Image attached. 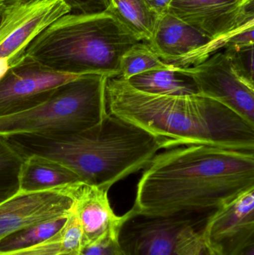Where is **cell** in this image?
Listing matches in <instances>:
<instances>
[{
  "label": "cell",
  "mask_w": 254,
  "mask_h": 255,
  "mask_svg": "<svg viewBox=\"0 0 254 255\" xmlns=\"http://www.w3.org/2000/svg\"><path fill=\"white\" fill-rule=\"evenodd\" d=\"M171 1L172 0H146L151 8L159 16L168 13Z\"/></svg>",
  "instance_id": "4316f807"
},
{
  "label": "cell",
  "mask_w": 254,
  "mask_h": 255,
  "mask_svg": "<svg viewBox=\"0 0 254 255\" xmlns=\"http://www.w3.org/2000/svg\"><path fill=\"white\" fill-rule=\"evenodd\" d=\"M108 10L140 41L152 38L159 15L146 0H110Z\"/></svg>",
  "instance_id": "e0dca14e"
},
{
  "label": "cell",
  "mask_w": 254,
  "mask_h": 255,
  "mask_svg": "<svg viewBox=\"0 0 254 255\" xmlns=\"http://www.w3.org/2000/svg\"><path fill=\"white\" fill-rule=\"evenodd\" d=\"M177 70L195 82L198 95L219 102L254 127V88L236 74L224 52H216L200 64L177 67Z\"/></svg>",
  "instance_id": "ba28073f"
},
{
  "label": "cell",
  "mask_w": 254,
  "mask_h": 255,
  "mask_svg": "<svg viewBox=\"0 0 254 255\" xmlns=\"http://www.w3.org/2000/svg\"><path fill=\"white\" fill-rule=\"evenodd\" d=\"M79 255H125L117 240V232L108 234L99 241L82 247Z\"/></svg>",
  "instance_id": "603a6c76"
},
{
  "label": "cell",
  "mask_w": 254,
  "mask_h": 255,
  "mask_svg": "<svg viewBox=\"0 0 254 255\" xmlns=\"http://www.w3.org/2000/svg\"><path fill=\"white\" fill-rule=\"evenodd\" d=\"M71 13L92 14L107 11L110 7V0H63Z\"/></svg>",
  "instance_id": "d4e9b609"
},
{
  "label": "cell",
  "mask_w": 254,
  "mask_h": 255,
  "mask_svg": "<svg viewBox=\"0 0 254 255\" xmlns=\"http://www.w3.org/2000/svg\"><path fill=\"white\" fill-rule=\"evenodd\" d=\"M239 1H241L243 4H249L252 2V1H254V0H239Z\"/></svg>",
  "instance_id": "d6a6232c"
},
{
  "label": "cell",
  "mask_w": 254,
  "mask_h": 255,
  "mask_svg": "<svg viewBox=\"0 0 254 255\" xmlns=\"http://www.w3.org/2000/svg\"><path fill=\"white\" fill-rule=\"evenodd\" d=\"M254 1L239 0H172L168 13L210 38L228 43L236 33L254 25Z\"/></svg>",
  "instance_id": "30bf717a"
},
{
  "label": "cell",
  "mask_w": 254,
  "mask_h": 255,
  "mask_svg": "<svg viewBox=\"0 0 254 255\" xmlns=\"http://www.w3.org/2000/svg\"><path fill=\"white\" fill-rule=\"evenodd\" d=\"M254 187V152L206 145L158 153L145 168L132 209L152 215L219 210Z\"/></svg>",
  "instance_id": "6da1fadb"
},
{
  "label": "cell",
  "mask_w": 254,
  "mask_h": 255,
  "mask_svg": "<svg viewBox=\"0 0 254 255\" xmlns=\"http://www.w3.org/2000/svg\"><path fill=\"white\" fill-rule=\"evenodd\" d=\"M4 136L25 157L37 155L59 162L82 182L106 190L145 169L164 148L152 133L109 113L99 124L76 133Z\"/></svg>",
  "instance_id": "3957f363"
},
{
  "label": "cell",
  "mask_w": 254,
  "mask_h": 255,
  "mask_svg": "<svg viewBox=\"0 0 254 255\" xmlns=\"http://www.w3.org/2000/svg\"><path fill=\"white\" fill-rule=\"evenodd\" d=\"M73 212L83 232V247L99 241L108 234L117 232L122 216L113 212L107 193L96 186L83 182L73 184Z\"/></svg>",
  "instance_id": "5bb4252c"
},
{
  "label": "cell",
  "mask_w": 254,
  "mask_h": 255,
  "mask_svg": "<svg viewBox=\"0 0 254 255\" xmlns=\"http://www.w3.org/2000/svg\"><path fill=\"white\" fill-rule=\"evenodd\" d=\"M107 79L100 75H83L64 84L40 106L0 118V135L69 134L97 125L108 114Z\"/></svg>",
  "instance_id": "5b68a950"
},
{
  "label": "cell",
  "mask_w": 254,
  "mask_h": 255,
  "mask_svg": "<svg viewBox=\"0 0 254 255\" xmlns=\"http://www.w3.org/2000/svg\"><path fill=\"white\" fill-rule=\"evenodd\" d=\"M198 255H219V254L215 250H213L210 246H208L205 241H204L202 247H201Z\"/></svg>",
  "instance_id": "83f0119b"
},
{
  "label": "cell",
  "mask_w": 254,
  "mask_h": 255,
  "mask_svg": "<svg viewBox=\"0 0 254 255\" xmlns=\"http://www.w3.org/2000/svg\"><path fill=\"white\" fill-rule=\"evenodd\" d=\"M254 25L236 33L230 38L227 45L234 46H250L254 45Z\"/></svg>",
  "instance_id": "484cf974"
},
{
  "label": "cell",
  "mask_w": 254,
  "mask_h": 255,
  "mask_svg": "<svg viewBox=\"0 0 254 255\" xmlns=\"http://www.w3.org/2000/svg\"><path fill=\"white\" fill-rule=\"evenodd\" d=\"M10 67V64L7 60L0 58V79L5 75Z\"/></svg>",
  "instance_id": "f1b7e54d"
},
{
  "label": "cell",
  "mask_w": 254,
  "mask_h": 255,
  "mask_svg": "<svg viewBox=\"0 0 254 255\" xmlns=\"http://www.w3.org/2000/svg\"><path fill=\"white\" fill-rule=\"evenodd\" d=\"M174 67L163 61L146 42L140 41L128 49L122 57L119 77L128 81L146 72L169 70Z\"/></svg>",
  "instance_id": "ffe728a7"
},
{
  "label": "cell",
  "mask_w": 254,
  "mask_h": 255,
  "mask_svg": "<svg viewBox=\"0 0 254 255\" xmlns=\"http://www.w3.org/2000/svg\"><path fill=\"white\" fill-rule=\"evenodd\" d=\"M70 12L63 0H32L7 7L0 22V58L14 65L41 31Z\"/></svg>",
  "instance_id": "9c48e42d"
},
{
  "label": "cell",
  "mask_w": 254,
  "mask_h": 255,
  "mask_svg": "<svg viewBox=\"0 0 254 255\" xmlns=\"http://www.w3.org/2000/svg\"><path fill=\"white\" fill-rule=\"evenodd\" d=\"M68 217L43 222L6 235L0 239V252L29 248L48 241L64 228Z\"/></svg>",
  "instance_id": "d6986e66"
},
{
  "label": "cell",
  "mask_w": 254,
  "mask_h": 255,
  "mask_svg": "<svg viewBox=\"0 0 254 255\" xmlns=\"http://www.w3.org/2000/svg\"><path fill=\"white\" fill-rule=\"evenodd\" d=\"M105 97L109 114L152 133L165 149L206 145L254 152V127L212 99L147 94L120 77L107 79Z\"/></svg>",
  "instance_id": "7a4b0ae2"
},
{
  "label": "cell",
  "mask_w": 254,
  "mask_h": 255,
  "mask_svg": "<svg viewBox=\"0 0 254 255\" xmlns=\"http://www.w3.org/2000/svg\"><path fill=\"white\" fill-rule=\"evenodd\" d=\"M6 8H7V7H4V6L0 5V22L2 20L3 16H4Z\"/></svg>",
  "instance_id": "1f68e13d"
},
{
  "label": "cell",
  "mask_w": 254,
  "mask_h": 255,
  "mask_svg": "<svg viewBox=\"0 0 254 255\" xmlns=\"http://www.w3.org/2000/svg\"><path fill=\"white\" fill-rule=\"evenodd\" d=\"M73 204V184L41 191H19L0 205V239L29 226L67 217Z\"/></svg>",
  "instance_id": "7c38bea8"
},
{
  "label": "cell",
  "mask_w": 254,
  "mask_h": 255,
  "mask_svg": "<svg viewBox=\"0 0 254 255\" xmlns=\"http://www.w3.org/2000/svg\"><path fill=\"white\" fill-rule=\"evenodd\" d=\"M224 53L229 60L236 74L249 86L254 88V45L243 46L226 45Z\"/></svg>",
  "instance_id": "44dd1931"
},
{
  "label": "cell",
  "mask_w": 254,
  "mask_h": 255,
  "mask_svg": "<svg viewBox=\"0 0 254 255\" xmlns=\"http://www.w3.org/2000/svg\"><path fill=\"white\" fill-rule=\"evenodd\" d=\"M32 1V0H0V5L8 7L16 5L20 3L26 2V1Z\"/></svg>",
  "instance_id": "f546056e"
},
{
  "label": "cell",
  "mask_w": 254,
  "mask_h": 255,
  "mask_svg": "<svg viewBox=\"0 0 254 255\" xmlns=\"http://www.w3.org/2000/svg\"><path fill=\"white\" fill-rule=\"evenodd\" d=\"M83 247L82 226L73 211L62 230L61 253L62 255H79Z\"/></svg>",
  "instance_id": "7402d4cb"
},
{
  "label": "cell",
  "mask_w": 254,
  "mask_h": 255,
  "mask_svg": "<svg viewBox=\"0 0 254 255\" xmlns=\"http://www.w3.org/2000/svg\"><path fill=\"white\" fill-rule=\"evenodd\" d=\"M26 157L0 135V205L20 191V174Z\"/></svg>",
  "instance_id": "ac0fdd59"
},
{
  "label": "cell",
  "mask_w": 254,
  "mask_h": 255,
  "mask_svg": "<svg viewBox=\"0 0 254 255\" xmlns=\"http://www.w3.org/2000/svg\"><path fill=\"white\" fill-rule=\"evenodd\" d=\"M140 42L110 10L67 13L31 42L25 55L54 71L119 77L124 54Z\"/></svg>",
  "instance_id": "277c9868"
},
{
  "label": "cell",
  "mask_w": 254,
  "mask_h": 255,
  "mask_svg": "<svg viewBox=\"0 0 254 255\" xmlns=\"http://www.w3.org/2000/svg\"><path fill=\"white\" fill-rule=\"evenodd\" d=\"M240 255H254V244L248 247Z\"/></svg>",
  "instance_id": "4dcf8cb0"
},
{
  "label": "cell",
  "mask_w": 254,
  "mask_h": 255,
  "mask_svg": "<svg viewBox=\"0 0 254 255\" xmlns=\"http://www.w3.org/2000/svg\"><path fill=\"white\" fill-rule=\"evenodd\" d=\"M217 211L152 215L131 208L122 216L118 242L125 255H198Z\"/></svg>",
  "instance_id": "8992f818"
},
{
  "label": "cell",
  "mask_w": 254,
  "mask_h": 255,
  "mask_svg": "<svg viewBox=\"0 0 254 255\" xmlns=\"http://www.w3.org/2000/svg\"><path fill=\"white\" fill-rule=\"evenodd\" d=\"M204 241L219 255H240L254 244V187L218 210Z\"/></svg>",
  "instance_id": "4fadbf2b"
},
{
  "label": "cell",
  "mask_w": 254,
  "mask_h": 255,
  "mask_svg": "<svg viewBox=\"0 0 254 255\" xmlns=\"http://www.w3.org/2000/svg\"><path fill=\"white\" fill-rule=\"evenodd\" d=\"M167 64L177 67L196 65L205 61L228 42L215 40L169 13L161 15L152 38L146 42Z\"/></svg>",
  "instance_id": "8fae6325"
},
{
  "label": "cell",
  "mask_w": 254,
  "mask_h": 255,
  "mask_svg": "<svg viewBox=\"0 0 254 255\" xmlns=\"http://www.w3.org/2000/svg\"><path fill=\"white\" fill-rule=\"evenodd\" d=\"M79 76L54 71L24 55L0 79V118L40 106L58 87Z\"/></svg>",
  "instance_id": "52a82bcc"
},
{
  "label": "cell",
  "mask_w": 254,
  "mask_h": 255,
  "mask_svg": "<svg viewBox=\"0 0 254 255\" xmlns=\"http://www.w3.org/2000/svg\"><path fill=\"white\" fill-rule=\"evenodd\" d=\"M82 182L79 175L62 163L37 155L26 157L20 174V191L51 190Z\"/></svg>",
  "instance_id": "9a60e30c"
},
{
  "label": "cell",
  "mask_w": 254,
  "mask_h": 255,
  "mask_svg": "<svg viewBox=\"0 0 254 255\" xmlns=\"http://www.w3.org/2000/svg\"><path fill=\"white\" fill-rule=\"evenodd\" d=\"M62 230L63 229L56 235L38 245L21 250L0 252V255H62L60 253Z\"/></svg>",
  "instance_id": "cb8c5ba5"
},
{
  "label": "cell",
  "mask_w": 254,
  "mask_h": 255,
  "mask_svg": "<svg viewBox=\"0 0 254 255\" xmlns=\"http://www.w3.org/2000/svg\"><path fill=\"white\" fill-rule=\"evenodd\" d=\"M126 82L138 91L155 95L198 94L195 82L177 71L176 67L169 70H151L137 75Z\"/></svg>",
  "instance_id": "2e32d148"
}]
</instances>
